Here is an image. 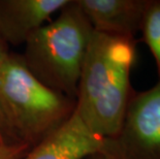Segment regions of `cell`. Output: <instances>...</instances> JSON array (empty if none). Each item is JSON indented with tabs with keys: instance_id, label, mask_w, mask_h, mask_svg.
Returning a JSON list of instances; mask_svg holds the SVG:
<instances>
[{
	"instance_id": "obj_5",
	"label": "cell",
	"mask_w": 160,
	"mask_h": 159,
	"mask_svg": "<svg viewBox=\"0 0 160 159\" xmlns=\"http://www.w3.org/2000/svg\"><path fill=\"white\" fill-rule=\"evenodd\" d=\"M107 138L88 129L76 109L66 122L33 147L24 159H86L102 153Z\"/></svg>"
},
{
	"instance_id": "obj_9",
	"label": "cell",
	"mask_w": 160,
	"mask_h": 159,
	"mask_svg": "<svg viewBox=\"0 0 160 159\" xmlns=\"http://www.w3.org/2000/svg\"><path fill=\"white\" fill-rule=\"evenodd\" d=\"M23 143L17 134L4 104L0 98V146Z\"/></svg>"
},
{
	"instance_id": "obj_10",
	"label": "cell",
	"mask_w": 160,
	"mask_h": 159,
	"mask_svg": "<svg viewBox=\"0 0 160 159\" xmlns=\"http://www.w3.org/2000/svg\"><path fill=\"white\" fill-rule=\"evenodd\" d=\"M32 149L25 143L0 146V159H24Z\"/></svg>"
},
{
	"instance_id": "obj_4",
	"label": "cell",
	"mask_w": 160,
	"mask_h": 159,
	"mask_svg": "<svg viewBox=\"0 0 160 159\" xmlns=\"http://www.w3.org/2000/svg\"><path fill=\"white\" fill-rule=\"evenodd\" d=\"M108 159H160V82L134 92L119 133L107 138Z\"/></svg>"
},
{
	"instance_id": "obj_6",
	"label": "cell",
	"mask_w": 160,
	"mask_h": 159,
	"mask_svg": "<svg viewBox=\"0 0 160 159\" xmlns=\"http://www.w3.org/2000/svg\"><path fill=\"white\" fill-rule=\"evenodd\" d=\"M149 0H77L94 31L134 39Z\"/></svg>"
},
{
	"instance_id": "obj_3",
	"label": "cell",
	"mask_w": 160,
	"mask_h": 159,
	"mask_svg": "<svg viewBox=\"0 0 160 159\" xmlns=\"http://www.w3.org/2000/svg\"><path fill=\"white\" fill-rule=\"evenodd\" d=\"M0 98L20 140L32 148L66 122L76 109V99L42 84L16 54L0 67Z\"/></svg>"
},
{
	"instance_id": "obj_8",
	"label": "cell",
	"mask_w": 160,
	"mask_h": 159,
	"mask_svg": "<svg viewBox=\"0 0 160 159\" xmlns=\"http://www.w3.org/2000/svg\"><path fill=\"white\" fill-rule=\"evenodd\" d=\"M142 38L155 58L160 82V0H149L141 27Z\"/></svg>"
},
{
	"instance_id": "obj_1",
	"label": "cell",
	"mask_w": 160,
	"mask_h": 159,
	"mask_svg": "<svg viewBox=\"0 0 160 159\" xmlns=\"http://www.w3.org/2000/svg\"><path fill=\"white\" fill-rule=\"evenodd\" d=\"M135 40L94 31L80 76L76 111L92 133L113 138L119 133L134 93L130 72Z\"/></svg>"
},
{
	"instance_id": "obj_11",
	"label": "cell",
	"mask_w": 160,
	"mask_h": 159,
	"mask_svg": "<svg viewBox=\"0 0 160 159\" xmlns=\"http://www.w3.org/2000/svg\"><path fill=\"white\" fill-rule=\"evenodd\" d=\"M9 55H11V53L8 51V45L0 36V67L8 59Z\"/></svg>"
},
{
	"instance_id": "obj_7",
	"label": "cell",
	"mask_w": 160,
	"mask_h": 159,
	"mask_svg": "<svg viewBox=\"0 0 160 159\" xmlns=\"http://www.w3.org/2000/svg\"><path fill=\"white\" fill-rule=\"evenodd\" d=\"M69 0H0V36L12 46L27 39Z\"/></svg>"
},
{
	"instance_id": "obj_2",
	"label": "cell",
	"mask_w": 160,
	"mask_h": 159,
	"mask_svg": "<svg viewBox=\"0 0 160 159\" xmlns=\"http://www.w3.org/2000/svg\"><path fill=\"white\" fill-rule=\"evenodd\" d=\"M93 32L77 0H69L55 20L27 39L22 59L42 84L77 99L82 67Z\"/></svg>"
},
{
	"instance_id": "obj_12",
	"label": "cell",
	"mask_w": 160,
	"mask_h": 159,
	"mask_svg": "<svg viewBox=\"0 0 160 159\" xmlns=\"http://www.w3.org/2000/svg\"><path fill=\"white\" fill-rule=\"evenodd\" d=\"M86 159H108V158L105 157L103 154H101V153H97V154L91 155V156L87 157Z\"/></svg>"
}]
</instances>
